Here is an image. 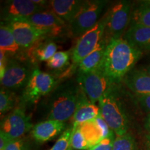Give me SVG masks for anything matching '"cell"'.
<instances>
[{"label": "cell", "instance_id": "35", "mask_svg": "<svg viewBox=\"0 0 150 150\" xmlns=\"http://www.w3.org/2000/svg\"><path fill=\"white\" fill-rule=\"evenodd\" d=\"M142 70L145 71V72H147V74H149L150 75V64L148 65H146V66L144 67L142 69Z\"/></svg>", "mask_w": 150, "mask_h": 150}, {"label": "cell", "instance_id": "11", "mask_svg": "<svg viewBox=\"0 0 150 150\" xmlns=\"http://www.w3.org/2000/svg\"><path fill=\"white\" fill-rule=\"evenodd\" d=\"M33 71L16 60L7 61L3 76L0 78L2 87L8 90H18L27 86Z\"/></svg>", "mask_w": 150, "mask_h": 150}, {"label": "cell", "instance_id": "12", "mask_svg": "<svg viewBox=\"0 0 150 150\" xmlns=\"http://www.w3.org/2000/svg\"><path fill=\"white\" fill-rule=\"evenodd\" d=\"M45 10V6L30 0L6 1L1 8V20L7 24Z\"/></svg>", "mask_w": 150, "mask_h": 150}, {"label": "cell", "instance_id": "24", "mask_svg": "<svg viewBox=\"0 0 150 150\" xmlns=\"http://www.w3.org/2000/svg\"><path fill=\"white\" fill-rule=\"evenodd\" d=\"M112 150H138L134 136L129 133L117 136L113 142Z\"/></svg>", "mask_w": 150, "mask_h": 150}, {"label": "cell", "instance_id": "36", "mask_svg": "<svg viewBox=\"0 0 150 150\" xmlns=\"http://www.w3.org/2000/svg\"><path fill=\"white\" fill-rule=\"evenodd\" d=\"M148 141H149V146H150V136L148 137Z\"/></svg>", "mask_w": 150, "mask_h": 150}, {"label": "cell", "instance_id": "19", "mask_svg": "<svg viewBox=\"0 0 150 150\" xmlns=\"http://www.w3.org/2000/svg\"><path fill=\"white\" fill-rule=\"evenodd\" d=\"M124 38L141 52L142 50L150 51V27L129 26Z\"/></svg>", "mask_w": 150, "mask_h": 150}, {"label": "cell", "instance_id": "14", "mask_svg": "<svg viewBox=\"0 0 150 150\" xmlns=\"http://www.w3.org/2000/svg\"><path fill=\"white\" fill-rule=\"evenodd\" d=\"M99 113V106L93 104L80 88L76 109L71 119L72 126H78L80 124L95 119Z\"/></svg>", "mask_w": 150, "mask_h": 150}, {"label": "cell", "instance_id": "32", "mask_svg": "<svg viewBox=\"0 0 150 150\" xmlns=\"http://www.w3.org/2000/svg\"><path fill=\"white\" fill-rule=\"evenodd\" d=\"M138 100L142 108L150 114V95H138Z\"/></svg>", "mask_w": 150, "mask_h": 150}, {"label": "cell", "instance_id": "6", "mask_svg": "<svg viewBox=\"0 0 150 150\" xmlns=\"http://www.w3.org/2000/svg\"><path fill=\"white\" fill-rule=\"evenodd\" d=\"M76 81L93 104L99 102L113 83L105 74L102 67L86 73H79Z\"/></svg>", "mask_w": 150, "mask_h": 150}, {"label": "cell", "instance_id": "34", "mask_svg": "<svg viewBox=\"0 0 150 150\" xmlns=\"http://www.w3.org/2000/svg\"><path fill=\"white\" fill-rule=\"evenodd\" d=\"M145 127L150 132V114L147 116L145 119Z\"/></svg>", "mask_w": 150, "mask_h": 150}, {"label": "cell", "instance_id": "13", "mask_svg": "<svg viewBox=\"0 0 150 150\" xmlns=\"http://www.w3.org/2000/svg\"><path fill=\"white\" fill-rule=\"evenodd\" d=\"M19 20H24L38 29L45 30L49 35L59 34L64 28L66 22L50 10L35 13L32 16Z\"/></svg>", "mask_w": 150, "mask_h": 150}, {"label": "cell", "instance_id": "4", "mask_svg": "<svg viewBox=\"0 0 150 150\" xmlns=\"http://www.w3.org/2000/svg\"><path fill=\"white\" fill-rule=\"evenodd\" d=\"M109 15L110 9L105 13L94 27L79 38L72 52V61L74 64H79L97 47L104 36Z\"/></svg>", "mask_w": 150, "mask_h": 150}, {"label": "cell", "instance_id": "25", "mask_svg": "<svg viewBox=\"0 0 150 150\" xmlns=\"http://www.w3.org/2000/svg\"><path fill=\"white\" fill-rule=\"evenodd\" d=\"M15 102V94L11 90L1 87L0 91V112L1 115L13 108Z\"/></svg>", "mask_w": 150, "mask_h": 150}, {"label": "cell", "instance_id": "21", "mask_svg": "<svg viewBox=\"0 0 150 150\" xmlns=\"http://www.w3.org/2000/svg\"><path fill=\"white\" fill-rule=\"evenodd\" d=\"M20 47L17 43L12 31L7 24L0 26V50L6 54H15Z\"/></svg>", "mask_w": 150, "mask_h": 150}, {"label": "cell", "instance_id": "33", "mask_svg": "<svg viewBox=\"0 0 150 150\" xmlns=\"http://www.w3.org/2000/svg\"><path fill=\"white\" fill-rule=\"evenodd\" d=\"M10 141L11 140L9 139L8 137L5 136L3 133L0 132V150L4 149Z\"/></svg>", "mask_w": 150, "mask_h": 150}, {"label": "cell", "instance_id": "22", "mask_svg": "<svg viewBox=\"0 0 150 150\" xmlns=\"http://www.w3.org/2000/svg\"><path fill=\"white\" fill-rule=\"evenodd\" d=\"M131 25L150 27V0L142 1L132 11Z\"/></svg>", "mask_w": 150, "mask_h": 150}, {"label": "cell", "instance_id": "20", "mask_svg": "<svg viewBox=\"0 0 150 150\" xmlns=\"http://www.w3.org/2000/svg\"><path fill=\"white\" fill-rule=\"evenodd\" d=\"M78 127L88 144L90 149L103 139L102 131L95 119L80 124Z\"/></svg>", "mask_w": 150, "mask_h": 150}, {"label": "cell", "instance_id": "28", "mask_svg": "<svg viewBox=\"0 0 150 150\" xmlns=\"http://www.w3.org/2000/svg\"><path fill=\"white\" fill-rule=\"evenodd\" d=\"M73 131L72 127L67 129L62 133L59 138L50 150H69L70 147L71 137Z\"/></svg>", "mask_w": 150, "mask_h": 150}, {"label": "cell", "instance_id": "2", "mask_svg": "<svg viewBox=\"0 0 150 150\" xmlns=\"http://www.w3.org/2000/svg\"><path fill=\"white\" fill-rule=\"evenodd\" d=\"M80 86L72 81L58 86L44 102L47 110V120L66 122L72 119L77 104Z\"/></svg>", "mask_w": 150, "mask_h": 150}, {"label": "cell", "instance_id": "10", "mask_svg": "<svg viewBox=\"0 0 150 150\" xmlns=\"http://www.w3.org/2000/svg\"><path fill=\"white\" fill-rule=\"evenodd\" d=\"M30 118L22 108H16L4 118L1 122V132L11 140L20 139L30 130Z\"/></svg>", "mask_w": 150, "mask_h": 150}, {"label": "cell", "instance_id": "30", "mask_svg": "<svg viewBox=\"0 0 150 150\" xmlns=\"http://www.w3.org/2000/svg\"><path fill=\"white\" fill-rule=\"evenodd\" d=\"M115 138V136L103 138L96 145L88 150H112Z\"/></svg>", "mask_w": 150, "mask_h": 150}, {"label": "cell", "instance_id": "5", "mask_svg": "<svg viewBox=\"0 0 150 150\" xmlns=\"http://www.w3.org/2000/svg\"><path fill=\"white\" fill-rule=\"evenodd\" d=\"M107 3V1L103 0L85 1L83 6L70 24L72 35L79 38L94 27L102 18L101 16Z\"/></svg>", "mask_w": 150, "mask_h": 150}, {"label": "cell", "instance_id": "16", "mask_svg": "<svg viewBox=\"0 0 150 150\" xmlns=\"http://www.w3.org/2000/svg\"><path fill=\"white\" fill-rule=\"evenodd\" d=\"M66 126L63 122L47 120L36 124L32 129V135L35 140L44 142L53 139L63 132Z\"/></svg>", "mask_w": 150, "mask_h": 150}, {"label": "cell", "instance_id": "3", "mask_svg": "<svg viewBox=\"0 0 150 150\" xmlns=\"http://www.w3.org/2000/svg\"><path fill=\"white\" fill-rule=\"evenodd\" d=\"M98 102L101 115L115 134L119 136L127 134L128 117L112 86L102 95Z\"/></svg>", "mask_w": 150, "mask_h": 150}, {"label": "cell", "instance_id": "9", "mask_svg": "<svg viewBox=\"0 0 150 150\" xmlns=\"http://www.w3.org/2000/svg\"><path fill=\"white\" fill-rule=\"evenodd\" d=\"M6 24L10 27L20 48L32 47L41 39L49 35L46 31L38 29L24 20H16Z\"/></svg>", "mask_w": 150, "mask_h": 150}, {"label": "cell", "instance_id": "17", "mask_svg": "<svg viewBox=\"0 0 150 150\" xmlns=\"http://www.w3.org/2000/svg\"><path fill=\"white\" fill-rule=\"evenodd\" d=\"M125 83L138 95H150V75L143 70H131L125 76Z\"/></svg>", "mask_w": 150, "mask_h": 150}, {"label": "cell", "instance_id": "26", "mask_svg": "<svg viewBox=\"0 0 150 150\" xmlns=\"http://www.w3.org/2000/svg\"><path fill=\"white\" fill-rule=\"evenodd\" d=\"M73 131L71 137L70 147L69 150H88L90 147L78 126L73 127Z\"/></svg>", "mask_w": 150, "mask_h": 150}, {"label": "cell", "instance_id": "8", "mask_svg": "<svg viewBox=\"0 0 150 150\" xmlns=\"http://www.w3.org/2000/svg\"><path fill=\"white\" fill-rule=\"evenodd\" d=\"M56 82L52 75L35 68L24 88L22 99L24 102L35 103L40 97L46 96L53 91Z\"/></svg>", "mask_w": 150, "mask_h": 150}, {"label": "cell", "instance_id": "15", "mask_svg": "<svg viewBox=\"0 0 150 150\" xmlns=\"http://www.w3.org/2000/svg\"><path fill=\"white\" fill-rule=\"evenodd\" d=\"M85 1L80 0H53L49 1L50 11L65 22L71 23L83 6Z\"/></svg>", "mask_w": 150, "mask_h": 150}, {"label": "cell", "instance_id": "31", "mask_svg": "<svg viewBox=\"0 0 150 150\" xmlns=\"http://www.w3.org/2000/svg\"><path fill=\"white\" fill-rule=\"evenodd\" d=\"M4 150H27V148L23 140L20 138L11 140Z\"/></svg>", "mask_w": 150, "mask_h": 150}, {"label": "cell", "instance_id": "7", "mask_svg": "<svg viewBox=\"0 0 150 150\" xmlns=\"http://www.w3.org/2000/svg\"><path fill=\"white\" fill-rule=\"evenodd\" d=\"M131 4L126 1H120L110 8L109 18L103 36L107 42L113 39L121 38L122 35H125L131 24Z\"/></svg>", "mask_w": 150, "mask_h": 150}, {"label": "cell", "instance_id": "23", "mask_svg": "<svg viewBox=\"0 0 150 150\" xmlns=\"http://www.w3.org/2000/svg\"><path fill=\"white\" fill-rule=\"evenodd\" d=\"M57 51V45L54 41L47 40L39 43L33 52L35 59L40 61H49Z\"/></svg>", "mask_w": 150, "mask_h": 150}, {"label": "cell", "instance_id": "29", "mask_svg": "<svg viewBox=\"0 0 150 150\" xmlns=\"http://www.w3.org/2000/svg\"><path fill=\"white\" fill-rule=\"evenodd\" d=\"M95 121L98 125L99 128L101 129V131L102 133V136L103 138H108V137L115 136V133L112 131L109 126L108 125V124L106 122V121L104 120V118L102 117V116L101 115L100 112L99 113V115L95 117Z\"/></svg>", "mask_w": 150, "mask_h": 150}, {"label": "cell", "instance_id": "1", "mask_svg": "<svg viewBox=\"0 0 150 150\" xmlns=\"http://www.w3.org/2000/svg\"><path fill=\"white\" fill-rule=\"evenodd\" d=\"M141 55L142 52L124 38L113 39L106 47L102 68L114 83L131 72Z\"/></svg>", "mask_w": 150, "mask_h": 150}, {"label": "cell", "instance_id": "27", "mask_svg": "<svg viewBox=\"0 0 150 150\" xmlns=\"http://www.w3.org/2000/svg\"><path fill=\"white\" fill-rule=\"evenodd\" d=\"M70 54L67 52H57L49 61L47 66L53 70H59L63 68L68 63Z\"/></svg>", "mask_w": 150, "mask_h": 150}, {"label": "cell", "instance_id": "18", "mask_svg": "<svg viewBox=\"0 0 150 150\" xmlns=\"http://www.w3.org/2000/svg\"><path fill=\"white\" fill-rule=\"evenodd\" d=\"M108 43L105 39H102L97 47L79 63V73H86L102 67Z\"/></svg>", "mask_w": 150, "mask_h": 150}]
</instances>
